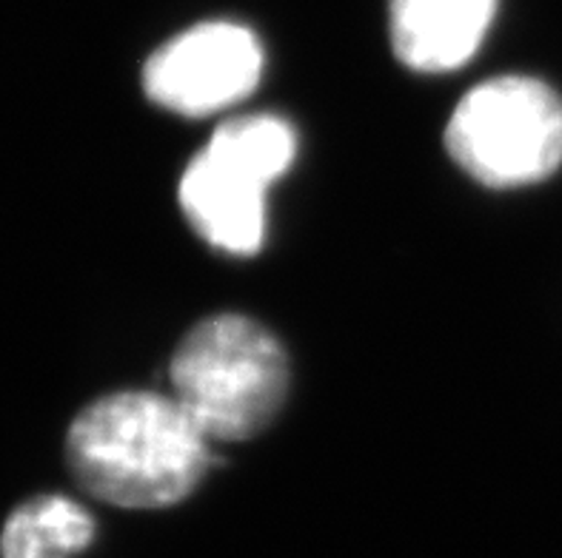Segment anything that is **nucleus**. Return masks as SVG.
<instances>
[{
    "mask_svg": "<svg viewBox=\"0 0 562 558\" xmlns=\"http://www.w3.org/2000/svg\"><path fill=\"white\" fill-rule=\"evenodd\" d=\"M212 439L171 394L114 390L71 419L64 456L86 493L123 510H160L192 496L212 467Z\"/></svg>",
    "mask_w": 562,
    "mask_h": 558,
    "instance_id": "1",
    "label": "nucleus"
},
{
    "mask_svg": "<svg viewBox=\"0 0 562 558\" xmlns=\"http://www.w3.org/2000/svg\"><path fill=\"white\" fill-rule=\"evenodd\" d=\"M171 396L209 439L246 442L266 431L289 394V356L257 319L214 314L180 340Z\"/></svg>",
    "mask_w": 562,
    "mask_h": 558,
    "instance_id": "2",
    "label": "nucleus"
},
{
    "mask_svg": "<svg viewBox=\"0 0 562 558\" xmlns=\"http://www.w3.org/2000/svg\"><path fill=\"white\" fill-rule=\"evenodd\" d=\"M294 157L297 132L285 117H228L180 174V212L217 251L257 254L266 242L269 189L292 169Z\"/></svg>",
    "mask_w": 562,
    "mask_h": 558,
    "instance_id": "3",
    "label": "nucleus"
},
{
    "mask_svg": "<svg viewBox=\"0 0 562 558\" xmlns=\"http://www.w3.org/2000/svg\"><path fill=\"white\" fill-rule=\"evenodd\" d=\"M446 151L485 189L542 183L562 166V98L526 75L483 80L451 112Z\"/></svg>",
    "mask_w": 562,
    "mask_h": 558,
    "instance_id": "4",
    "label": "nucleus"
},
{
    "mask_svg": "<svg viewBox=\"0 0 562 558\" xmlns=\"http://www.w3.org/2000/svg\"><path fill=\"white\" fill-rule=\"evenodd\" d=\"M263 66V43L249 26L198 23L151 52L143 66V92L180 117H212L249 98Z\"/></svg>",
    "mask_w": 562,
    "mask_h": 558,
    "instance_id": "5",
    "label": "nucleus"
},
{
    "mask_svg": "<svg viewBox=\"0 0 562 558\" xmlns=\"http://www.w3.org/2000/svg\"><path fill=\"white\" fill-rule=\"evenodd\" d=\"M497 0H389V37L397 60L420 75L463 69L477 55Z\"/></svg>",
    "mask_w": 562,
    "mask_h": 558,
    "instance_id": "6",
    "label": "nucleus"
},
{
    "mask_svg": "<svg viewBox=\"0 0 562 558\" xmlns=\"http://www.w3.org/2000/svg\"><path fill=\"white\" fill-rule=\"evenodd\" d=\"M98 522L78 499L41 493L9 510L0 558H75L92 547Z\"/></svg>",
    "mask_w": 562,
    "mask_h": 558,
    "instance_id": "7",
    "label": "nucleus"
}]
</instances>
